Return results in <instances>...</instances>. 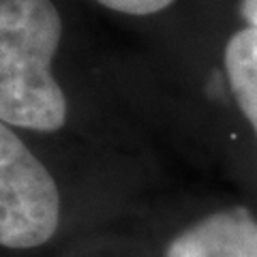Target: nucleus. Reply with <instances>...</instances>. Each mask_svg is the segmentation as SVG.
I'll return each mask as SVG.
<instances>
[{"label": "nucleus", "mask_w": 257, "mask_h": 257, "mask_svg": "<svg viewBox=\"0 0 257 257\" xmlns=\"http://www.w3.org/2000/svg\"><path fill=\"white\" fill-rule=\"evenodd\" d=\"M62 35L52 0H0V120L32 131H56L67 99L52 75Z\"/></svg>", "instance_id": "1"}, {"label": "nucleus", "mask_w": 257, "mask_h": 257, "mask_svg": "<svg viewBox=\"0 0 257 257\" xmlns=\"http://www.w3.org/2000/svg\"><path fill=\"white\" fill-rule=\"evenodd\" d=\"M60 221V195L45 165L0 120V244L32 248Z\"/></svg>", "instance_id": "2"}, {"label": "nucleus", "mask_w": 257, "mask_h": 257, "mask_svg": "<svg viewBox=\"0 0 257 257\" xmlns=\"http://www.w3.org/2000/svg\"><path fill=\"white\" fill-rule=\"evenodd\" d=\"M165 257H257V221L244 210L210 214L176 236Z\"/></svg>", "instance_id": "3"}, {"label": "nucleus", "mask_w": 257, "mask_h": 257, "mask_svg": "<svg viewBox=\"0 0 257 257\" xmlns=\"http://www.w3.org/2000/svg\"><path fill=\"white\" fill-rule=\"evenodd\" d=\"M225 71L238 107L257 135V28L238 30L227 41Z\"/></svg>", "instance_id": "4"}, {"label": "nucleus", "mask_w": 257, "mask_h": 257, "mask_svg": "<svg viewBox=\"0 0 257 257\" xmlns=\"http://www.w3.org/2000/svg\"><path fill=\"white\" fill-rule=\"evenodd\" d=\"M107 9H114L118 13L128 15H150L157 11H163L174 0H96Z\"/></svg>", "instance_id": "5"}, {"label": "nucleus", "mask_w": 257, "mask_h": 257, "mask_svg": "<svg viewBox=\"0 0 257 257\" xmlns=\"http://www.w3.org/2000/svg\"><path fill=\"white\" fill-rule=\"evenodd\" d=\"M242 18L248 22L251 28H257V0H240Z\"/></svg>", "instance_id": "6"}]
</instances>
